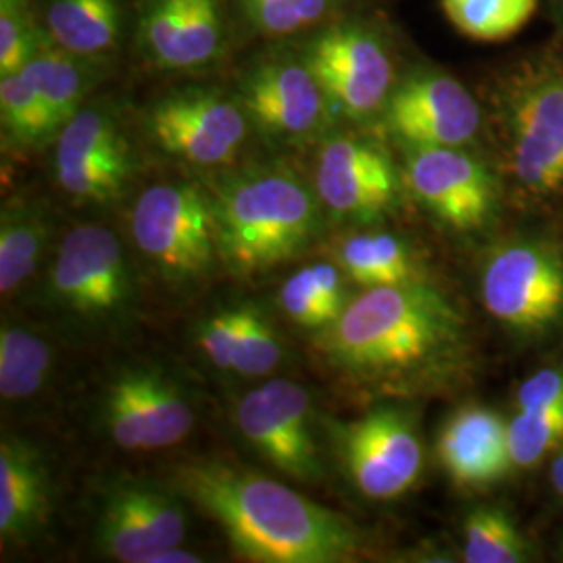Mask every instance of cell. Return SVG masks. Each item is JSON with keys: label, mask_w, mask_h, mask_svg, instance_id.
Returning a JSON list of instances; mask_svg holds the SVG:
<instances>
[{"label": "cell", "mask_w": 563, "mask_h": 563, "mask_svg": "<svg viewBox=\"0 0 563 563\" xmlns=\"http://www.w3.org/2000/svg\"><path fill=\"white\" fill-rule=\"evenodd\" d=\"M342 267L367 288L411 280V260L401 241L393 234H355L342 242Z\"/></svg>", "instance_id": "cell-26"}, {"label": "cell", "mask_w": 563, "mask_h": 563, "mask_svg": "<svg viewBox=\"0 0 563 563\" xmlns=\"http://www.w3.org/2000/svg\"><path fill=\"white\" fill-rule=\"evenodd\" d=\"M216 216L220 251L241 274L290 260L316 228V205L302 181L276 172L236 181Z\"/></svg>", "instance_id": "cell-3"}, {"label": "cell", "mask_w": 563, "mask_h": 563, "mask_svg": "<svg viewBox=\"0 0 563 563\" xmlns=\"http://www.w3.org/2000/svg\"><path fill=\"white\" fill-rule=\"evenodd\" d=\"M463 558L470 563H522L530 558L516 523L497 507H481L465 520Z\"/></svg>", "instance_id": "cell-28"}, {"label": "cell", "mask_w": 563, "mask_h": 563, "mask_svg": "<svg viewBox=\"0 0 563 563\" xmlns=\"http://www.w3.org/2000/svg\"><path fill=\"white\" fill-rule=\"evenodd\" d=\"M38 38L25 21L21 0H2L0 9V74H21L34 57Z\"/></svg>", "instance_id": "cell-35"}, {"label": "cell", "mask_w": 563, "mask_h": 563, "mask_svg": "<svg viewBox=\"0 0 563 563\" xmlns=\"http://www.w3.org/2000/svg\"><path fill=\"white\" fill-rule=\"evenodd\" d=\"M460 318L443 297L416 282L367 288L328 334V353L344 369L393 376L418 369L457 339Z\"/></svg>", "instance_id": "cell-2"}, {"label": "cell", "mask_w": 563, "mask_h": 563, "mask_svg": "<svg viewBox=\"0 0 563 563\" xmlns=\"http://www.w3.org/2000/svg\"><path fill=\"white\" fill-rule=\"evenodd\" d=\"M132 234L142 253L174 278H195L216 257V207L192 184L151 186L132 211Z\"/></svg>", "instance_id": "cell-5"}, {"label": "cell", "mask_w": 563, "mask_h": 563, "mask_svg": "<svg viewBox=\"0 0 563 563\" xmlns=\"http://www.w3.org/2000/svg\"><path fill=\"white\" fill-rule=\"evenodd\" d=\"M48 490L41 460L13 439L0 444V534L15 539L41 526Z\"/></svg>", "instance_id": "cell-20"}, {"label": "cell", "mask_w": 563, "mask_h": 563, "mask_svg": "<svg viewBox=\"0 0 563 563\" xmlns=\"http://www.w3.org/2000/svg\"><path fill=\"white\" fill-rule=\"evenodd\" d=\"M0 113L4 130L21 144L44 141L57 130L46 102L21 74L2 76Z\"/></svg>", "instance_id": "cell-29"}, {"label": "cell", "mask_w": 563, "mask_h": 563, "mask_svg": "<svg viewBox=\"0 0 563 563\" xmlns=\"http://www.w3.org/2000/svg\"><path fill=\"white\" fill-rule=\"evenodd\" d=\"M407 178L413 195L457 230L483 225L493 209L495 184L488 169L460 146H413Z\"/></svg>", "instance_id": "cell-14"}, {"label": "cell", "mask_w": 563, "mask_h": 563, "mask_svg": "<svg viewBox=\"0 0 563 563\" xmlns=\"http://www.w3.org/2000/svg\"><path fill=\"white\" fill-rule=\"evenodd\" d=\"M99 544L111 560L148 563L159 551L186 537V516L178 499L157 486L121 484L102 505Z\"/></svg>", "instance_id": "cell-12"}, {"label": "cell", "mask_w": 563, "mask_h": 563, "mask_svg": "<svg viewBox=\"0 0 563 563\" xmlns=\"http://www.w3.org/2000/svg\"><path fill=\"white\" fill-rule=\"evenodd\" d=\"M282 360V346L274 330L253 309H242L241 330L232 372L242 376H265Z\"/></svg>", "instance_id": "cell-32"}, {"label": "cell", "mask_w": 563, "mask_h": 563, "mask_svg": "<svg viewBox=\"0 0 563 563\" xmlns=\"http://www.w3.org/2000/svg\"><path fill=\"white\" fill-rule=\"evenodd\" d=\"M484 307L522 332H539L563 313V260L541 242H516L493 253L483 276Z\"/></svg>", "instance_id": "cell-6"}, {"label": "cell", "mask_w": 563, "mask_h": 563, "mask_svg": "<svg viewBox=\"0 0 563 563\" xmlns=\"http://www.w3.org/2000/svg\"><path fill=\"white\" fill-rule=\"evenodd\" d=\"M563 405V369H541L518 390V409H549Z\"/></svg>", "instance_id": "cell-37"}, {"label": "cell", "mask_w": 563, "mask_h": 563, "mask_svg": "<svg viewBox=\"0 0 563 563\" xmlns=\"http://www.w3.org/2000/svg\"><path fill=\"white\" fill-rule=\"evenodd\" d=\"M201 562V558H197L192 551H184L178 547H169L165 551H159L148 563H197Z\"/></svg>", "instance_id": "cell-38"}, {"label": "cell", "mask_w": 563, "mask_h": 563, "mask_svg": "<svg viewBox=\"0 0 563 563\" xmlns=\"http://www.w3.org/2000/svg\"><path fill=\"white\" fill-rule=\"evenodd\" d=\"M280 302L286 316L305 328L336 322L344 311L339 269L330 263L302 267L284 282Z\"/></svg>", "instance_id": "cell-22"}, {"label": "cell", "mask_w": 563, "mask_h": 563, "mask_svg": "<svg viewBox=\"0 0 563 563\" xmlns=\"http://www.w3.org/2000/svg\"><path fill=\"white\" fill-rule=\"evenodd\" d=\"M176 481L249 562L336 563L357 551L360 537L342 516L272 478L225 463H192Z\"/></svg>", "instance_id": "cell-1"}, {"label": "cell", "mask_w": 563, "mask_h": 563, "mask_svg": "<svg viewBox=\"0 0 563 563\" xmlns=\"http://www.w3.org/2000/svg\"><path fill=\"white\" fill-rule=\"evenodd\" d=\"M539 0H441L444 18L465 38L501 42L516 36L532 15Z\"/></svg>", "instance_id": "cell-24"}, {"label": "cell", "mask_w": 563, "mask_h": 563, "mask_svg": "<svg viewBox=\"0 0 563 563\" xmlns=\"http://www.w3.org/2000/svg\"><path fill=\"white\" fill-rule=\"evenodd\" d=\"M563 439V405L549 409H526L507 423L509 455L516 467L541 462Z\"/></svg>", "instance_id": "cell-31"}, {"label": "cell", "mask_w": 563, "mask_h": 563, "mask_svg": "<svg viewBox=\"0 0 563 563\" xmlns=\"http://www.w3.org/2000/svg\"><path fill=\"white\" fill-rule=\"evenodd\" d=\"M186 0H153L144 20L142 38L148 55L162 67L176 69Z\"/></svg>", "instance_id": "cell-34"}, {"label": "cell", "mask_w": 563, "mask_h": 563, "mask_svg": "<svg viewBox=\"0 0 563 563\" xmlns=\"http://www.w3.org/2000/svg\"><path fill=\"white\" fill-rule=\"evenodd\" d=\"M113 441L128 451H151L180 443L195 413L180 388L159 372H125L104 402Z\"/></svg>", "instance_id": "cell-9"}, {"label": "cell", "mask_w": 563, "mask_h": 563, "mask_svg": "<svg viewBox=\"0 0 563 563\" xmlns=\"http://www.w3.org/2000/svg\"><path fill=\"white\" fill-rule=\"evenodd\" d=\"M551 481H553L555 490L563 497V451L560 453V457L553 462V467H551Z\"/></svg>", "instance_id": "cell-39"}, {"label": "cell", "mask_w": 563, "mask_h": 563, "mask_svg": "<svg viewBox=\"0 0 563 563\" xmlns=\"http://www.w3.org/2000/svg\"><path fill=\"white\" fill-rule=\"evenodd\" d=\"M44 242V222L41 216L11 209L2 213L0 225V290L9 295L18 290L36 269Z\"/></svg>", "instance_id": "cell-27"}, {"label": "cell", "mask_w": 563, "mask_h": 563, "mask_svg": "<svg viewBox=\"0 0 563 563\" xmlns=\"http://www.w3.org/2000/svg\"><path fill=\"white\" fill-rule=\"evenodd\" d=\"M323 88L307 63L272 60L244 84L251 118L276 136H305L323 120Z\"/></svg>", "instance_id": "cell-18"}, {"label": "cell", "mask_w": 563, "mask_h": 563, "mask_svg": "<svg viewBox=\"0 0 563 563\" xmlns=\"http://www.w3.org/2000/svg\"><path fill=\"white\" fill-rule=\"evenodd\" d=\"M74 57L76 55L67 51L42 48L38 41L34 57L27 60L21 71V76L30 81V86L41 95L42 101L46 102L57 128L65 125L78 113L88 88L86 74Z\"/></svg>", "instance_id": "cell-23"}, {"label": "cell", "mask_w": 563, "mask_h": 563, "mask_svg": "<svg viewBox=\"0 0 563 563\" xmlns=\"http://www.w3.org/2000/svg\"><path fill=\"white\" fill-rule=\"evenodd\" d=\"M507 157L528 195L563 190V57L526 60L501 95Z\"/></svg>", "instance_id": "cell-4"}, {"label": "cell", "mask_w": 563, "mask_h": 563, "mask_svg": "<svg viewBox=\"0 0 563 563\" xmlns=\"http://www.w3.org/2000/svg\"><path fill=\"white\" fill-rule=\"evenodd\" d=\"M386 120L411 146H462L476 136L483 113L462 81L420 74L390 97Z\"/></svg>", "instance_id": "cell-13"}, {"label": "cell", "mask_w": 563, "mask_h": 563, "mask_svg": "<svg viewBox=\"0 0 563 563\" xmlns=\"http://www.w3.org/2000/svg\"><path fill=\"white\" fill-rule=\"evenodd\" d=\"M241 320L242 307L222 311L202 325V351L211 362L225 372H232V365H234V351L239 341Z\"/></svg>", "instance_id": "cell-36"}, {"label": "cell", "mask_w": 563, "mask_h": 563, "mask_svg": "<svg viewBox=\"0 0 563 563\" xmlns=\"http://www.w3.org/2000/svg\"><path fill=\"white\" fill-rule=\"evenodd\" d=\"M334 0H244L251 21L265 34L286 36L322 20Z\"/></svg>", "instance_id": "cell-33"}, {"label": "cell", "mask_w": 563, "mask_h": 563, "mask_svg": "<svg viewBox=\"0 0 563 563\" xmlns=\"http://www.w3.org/2000/svg\"><path fill=\"white\" fill-rule=\"evenodd\" d=\"M53 290L86 316L120 309L128 297V272L118 236L99 225L71 230L53 267Z\"/></svg>", "instance_id": "cell-15"}, {"label": "cell", "mask_w": 563, "mask_h": 563, "mask_svg": "<svg viewBox=\"0 0 563 563\" xmlns=\"http://www.w3.org/2000/svg\"><path fill=\"white\" fill-rule=\"evenodd\" d=\"M439 460L460 486L495 483L509 470L507 423L486 407L460 409L443 428Z\"/></svg>", "instance_id": "cell-19"}, {"label": "cell", "mask_w": 563, "mask_h": 563, "mask_svg": "<svg viewBox=\"0 0 563 563\" xmlns=\"http://www.w3.org/2000/svg\"><path fill=\"white\" fill-rule=\"evenodd\" d=\"M344 462L355 486L372 499H395L422 472L420 437L399 411L383 409L344 430Z\"/></svg>", "instance_id": "cell-10"}, {"label": "cell", "mask_w": 563, "mask_h": 563, "mask_svg": "<svg viewBox=\"0 0 563 563\" xmlns=\"http://www.w3.org/2000/svg\"><path fill=\"white\" fill-rule=\"evenodd\" d=\"M305 63L323 92L355 118L380 109L393 86V60L380 38L344 25L322 34L307 48Z\"/></svg>", "instance_id": "cell-8"}, {"label": "cell", "mask_w": 563, "mask_h": 563, "mask_svg": "<svg viewBox=\"0 0 563 563\" xmlns=\"http://www.w3.org/2000/svg\"><path fill=\"white\" fill-rule=\"evenodd\" d=\"M55 172L60 188L78 199H113L130 174L128 146L115 121L97 109L78 111L60 130Z\"/></svg>", "instance_id": "cell-16"}, {"label": "cell", "mask_w": 563, "mask_h": 563, "mask_svg": "<svg viewBox=\"0 0 563 563\" xmlns=\"http://www.w3.org/2000/svg\"><path fill=\"white\" fill-rule=\"evenodd\" d=\"M318 195L341 216H376L397 197V176L376 146L355 139L328 142L318 159Z\"/></svg>", "instance_id": "cell-17"}, {"label": "cell", "mask_w": 563, "mask_h": 563, "mask_svg": "<svg viewBox=\"0 0 563 563\" xmlns=\"http://www.w3.org/2000/svg\"><path fill=\"white\" fill-rule=\"evenodd\" d=\"M46 27L63 51L95 57L118 42L120 4L118 0H48Z\"/></svg>", "instance_id": "cell-21"}, {"label": "cell", "mask_w": 563, "mask_h": 563, "mask_svg": "<svg viewBox=\"0 0 563 563\" xmlns=\"http://www.w3.org/2000/svg\"><path fill=\"white\" fill-rule=\"evenodd\" d=\"M51 372V349L30 330L2 328L0 334V395L21 401L41 390Z\"/></svg>", "instance_id": "cell-25"}, {"label": "cell", "mask_w": 563, "mask_h": 563, "mask_svg": "<svg viewBox=\"0 0 563 563\" xmlns=\"http://www.w3.org/2000/svg\"><path fill=\"white\" fill-rule=\"evenodd\" d=\"M311 401L301 384L272 380L236 407L242 437L288 476L309 483L320 476L318 449L309 428Z\"/></svg>", "instance_id": "cell-7"}, {"label": "cell", "mask_w": 563, "mask_h": 563, "mask_svg": "<svg viewBox=\"0 0 563 563\" xmlns=\"http://www.w3.org/2000/svg\"><path fill=\"white\" fill-rule=\"evenodd\" d=\"M148 128L167 153L197 165L230 162L246 136L241 109L207 90H186L157 102Z\"/></svg>", "instance_id": "cell-11"}, {"label": "cell", "mask_w": 563, "mask_h": 563, "mask_svg": "<svg viewBox=\"0 0 563 563\" xmlns=\"http://www.w3.org/2000/svg\"><path fill=\"white\" fill-rule=\"evenodd\" d=\"M222 38L220 0H186L176 69H190L216 59Z\"/></svg>", "instance_id": "cell-30"}]
</instances>
